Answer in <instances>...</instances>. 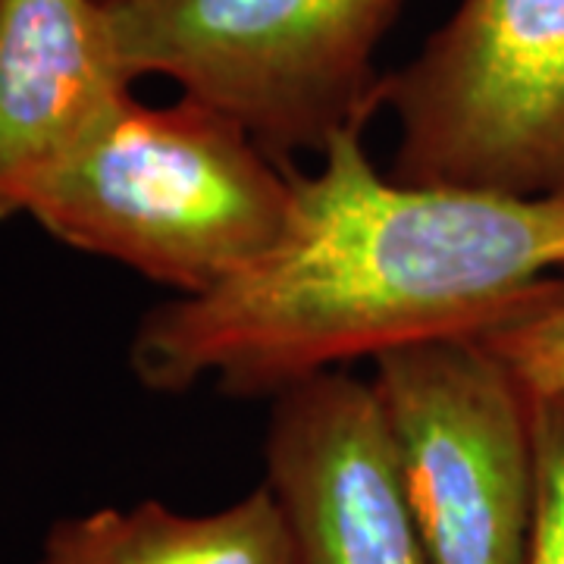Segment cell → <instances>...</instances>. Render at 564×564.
Returning <instances> with one entry per match:
<instances>
[{
    "label": "cell",
    "mask_w": 564,
    "mask_h": 564,
    "mask_svg": "<svg viewBox=\"0 0 564 564\" xmlns=\"http://www.w3.org/2000/svg\"><path fill=\"white\" fill-rule=\"evenodd\" d=\"M564 273V198L408 185L380 173L364 129L321 170H295L282 242L202 299L151 307L129 367L151 392L210 383L273 399L351 361L433 339H474Z\"/></svg>",
    "instance_id": "1"
},
{
    "label": "cell",
    "mask_w": 564,
    "mask_h": 564,
    "mask_svg": "<svg viewBox=\"0 0 564 564\" xmlns=\"http://www.w3.org/2000/svg\"><path fill=\"white\" fill-rule=\"evenodd\" d=\"M295 207V170L245 126L182 95H135L35 192L32 220L76 251L202 299L273 254Z\"/></svg>",
    "instance_id": "2"
},
{
    "label": "cell",
    "mask_w": 564,
    "mask_h": 564,
    "mask_svg": "<svg viewBox=\"0 0 564 564\" xmlns=\"http://www.w3.org/2000/svg\"><path fill=\"white\" fill-rule=\"evenodd\" d=\"M129 79L161 76L270 154H317L380 110L377 47L402 0H104Z\"/></svg>",
    "instance_id": "3"
},
{
    "label": "cell",
    "mask_w": 564,
    "mask_h": 564,
    "mask_svg": "<svg viewBox=\"0 0 564 564\" xmlns=\"http://www.w3.org/2000/svg\"><path fill=\"white\" fill-rule=\"evenodd\" d=\"M380 110L392 180L564 198V0H462L383 76Z\"/></svg>",
    "instance_id": "4"
},
{
    "label": "cell",
    "mask_w": 564,
    "mask_h": 564,
    "mask_svg": "<svg viewBox=\"0 0 564 564\" xmlns=\"http://www.w3.org/2000/svg\"><path fill=\"white\" fill-rule=\"evenodd\" d=\"M373 370L430 564H527L536 477L524 386L474 339L404 345Z\"/></svg>",
    "instance_id": "5"
},
{
    "label": "cell",
    "mask_w": 564,
    "mask_h": 564,
    "mask_svg": "<svg viewBox=\"0 0 564 564\" xmlns=\"http://www.w3.org/2000/svg\"><path fill=\"white\" fill-rule=\"evenodd\" d=\"M263 462L302 564H430L370 380L343 367L276 392Z\"/></svg>",
    "instance_id": "6"
},
{
    "label": "cell",
    "mask_w": 564,
    "mask_h": 564,
    "mask_svg": "<svg viewBox=\"0 0 564 564\" xmlns=\"http://www.w3.org/2000/svg\"><path fill=\"white\" fill-rule=\"evenodd\" d=\"M129 98L104 0H0V223Z\"/></svg>",
    "instance_id": "7"
},
{
    "label": "cell",
    "mask_w": 564,
    "mask_h": 564,
    "mask_svg": "<svg viewBox=\"0 0 564 564\" xmlns=\"http://www.w3.org/2000/svg\"><path fill=\"white\" fill-rule=\"evenodd\" d=\"M35 564H302V555L263 484L214 514H180L148 499L61 518Z\"/></svg>",
    "instance_id": "8"
},
{
    "label": "cell",
    "mask_w": 564,
    "mask_h": 564,
    "mask_svg": "<svg viewBox=\"0 0 564 564\" xmlns=\"http://www.w3.org/2000/svg\"><path fill=\"white\" fill-rule=\"evenodd\" d=\"M524 386L527 395L564 389V273L543 282V289L521 307L505 314L480 336H474Z\"/></svg>",
    "instance_id": "9"
},
{
    "label": "cell",
    "mask_w": 564,
    "mask_h": 564,
    "mask_svg": "<svg viewBox=\"0 0 564 564\" xmlns=\"http://www.w3.org/2000/svg\"><path fill=\"white\" fill-rule=\"evenodd\" d=\"M533 524L527 564H564V389L530 395Z\"/></svg>",
    "instance_id": "10"
}]
</instances>
